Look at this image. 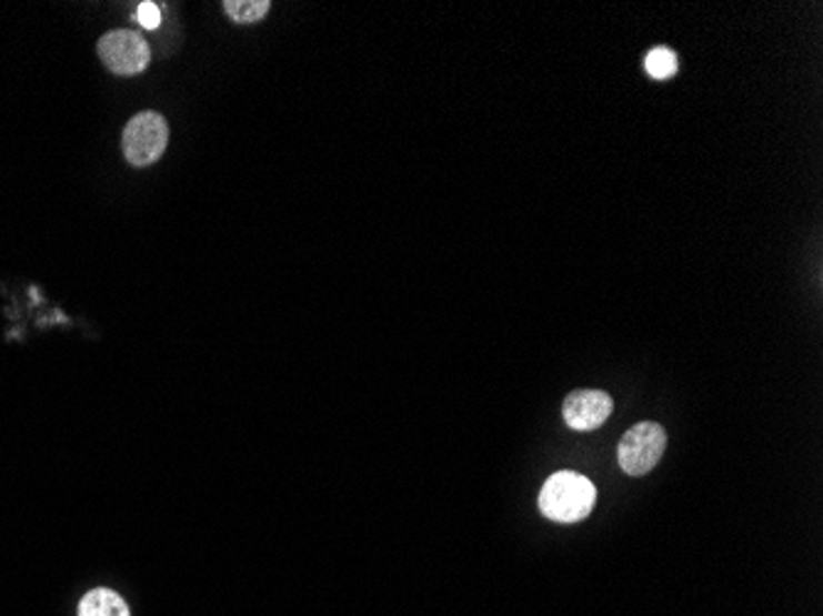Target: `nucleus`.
Returning <instances> with one entry per match:
<instances>
[{
    "instance_id": "obj_2",
    "label": "nucleus",
    "mask_w": 823,
    "mask_h": 616,
    "mask_svg": "<svg viewBox=\"0 0 823 616\" xmlns=\"http://www.w3.org/2000/svg\"><path fill=\"white\" fill-rule=\"evenodd\" d=\"M666 430L656 422H641L631 427L619 442V466L629 476H644L656 468L663 452H666Z\"/></svg>"
},
{
    "instance_id": "obj_6",
    "label": "nucleus",
    "mask_w": 823,
    "mask_h": 616,
    "mask_svg": "<svg viewBox=\"0 0 823 616\" xmlns=\"http://www.w3.org/2000/svg\"><path fill=\"white\" fill-rule=\"evenodd\" d=\"M79 616H131L129 604L111 589H92L79 602Z\"/></svg>"
},
{
    "instance_id": "obj_1",
    "label": "nucleus",
    "mask_w": 823,
    "mask_h": 616,
    "mask_svg": "<svg viewBox=\"0 0 823 616\" xmlns=\"http://www.w3.org/2000/svg\"><path fill=\"white\" fill-rule=\"evenodd\" d=\"M596 488L590 478L574 472L552 474L543 491H540L538 506L545 518L555 523H578L584 521L594 508Z\"/></svg>"
},
{
    "instance_id": "obj_8",
    "label": "nucleus",
    "mask_w": 823,
    "mask_h": 616,
    "mask_svg": "<svg viewBox=\"0 0 823 616\" xmlns=\"http://www.w3.org/2000/svg\"><path fill=\"white\" fill-rule=\"evenodd\" d=\"M679 70V58L666 48H656L649 52L646 58V72L653 77V80H669V77L675 74Z\"/></svg>"
},
{
    "instance_id": "obj_4",
    "label": "nucleus",
    "mask_w": 823,
    "mask_h": 616,
    "mask_svg": "<svg viewBox=\"0 0 823 616\" xmlns=\"http://www.w3.org/2000/svg\"><path fill=\"white\" fill-rule=\"evenodd\" d=\"M99 58L111 72L121 77H131L145 70L151 60L149 42H145L139 32L133 30H114L107 32L97 44Z\"/></svg>"
},
{
    "instance_id": "obj_9",
    "label": "nucleus",
    "mask_w": 823,
    "mask_h": 616,
    "mask_svg": "<svg viewBox=\"0 0 823 616\" xmlns=\"http://www.w3.org/2000/svg\"><path fill=\"white\" fill-rule=\"evenodd\" d=\"M133 18H137L139 26L145 28V30H155L158 26H161V10H158V6L151 3V0L141 3L139 10H137V16H133Z\"/></svg>"
},
{
    "instance_id": "obj_7",
    "label": "nucleus",
    "mask_w": 823,
    "mask_h": 616,
    "mask_svg": "<svg viewBox=\"0 0 823 616\" xmlns=\"http://www.w3.org/2000/svg\"><path fill=\"white\" fill-rule=\"evenodd\" d=\"M272 3L269 0H224V10L237 22H257L262 20Z\"/></svg>"
},
{
    "instance_id": "obj_5",
    "label": "nucleus",
    "mask_w": 823,
    "mask_h": 616,
    "mask_svg": "<svg viewBox=\"0 0 823 616\" xmlns=\"http://www.w3.org/2000/svg\"><path fill=\"white\" fill-rule=\"evenodd\" d=\"M614 410L612 397L602 390H578L565 397L562 405V417H565L570 430L592 432L600 430Z\"/></svg>"
},
{
    "instance_id": "obj_3",
    "label": "nucleus",
    "mask_w": 823,
    "mask_h": 616,
    "mask_svg": "<svg viewBox=\"0 0 823 616\" xmlns=\"http://www.w3.org/2000/svg\"><path fill=\"white\" fill-rule=\"evenodd\" d=\"M123 155L137 168L151 165L161 159L168 145V123L155 111H141L123 129Z\"/></svg>"
}]
</instances>
